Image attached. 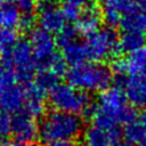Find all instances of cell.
Segmentation results:
<instances>
[{"instance_id":"cb8c5ba5","label":"cell","mask_w":146,"mask_h":146,"mask_svg":"<svg viewBox=\"0 0 146 146\" xmlns=\"http://www.w3.org/2000/svg\"><path fill=\"white\" fill-rule=\"evenodd\" d=\"M76 30L75 27H71V26H65L58 34L56 38V44L59 46L60 48L65 47L66 44L73 42L76 40Z\"/></svg>"},{"instance_id":"52a82bcc","label":"cell","mask_w":146,"mask_h":146,"mask_svg":"<svg viewBox=\"0 0 146 146\" xmlns=\"http://www.w3.org/2000/svg\"><path fill=\"white\" fill-rule=\"evenodd\" d=\"M38 22L40 29L52 34H58L66 25V17L62 8L54 5L51 1H44L38 5Z\"/></svg>"},{"instance_id":"f1b7e54d","label":"cell","mask_w":146,"mask_h":146,"mask_svg":"<svg viewBox=\"0 0 146 146\" xmlns=\"http://www.w3.org/2000/svg\"><path fill=\"white\" fill-rule=\"evenodd\" d=\"M138 121H139L141 129H143V132H144V140H146V111L138 117Z\"/></svg>"},{"instance_id":"4316f807","label":"cell","mask_w":146,"mask_h":146,"mask_svg":"<svg viewBox=\"0 0 146 146\" xmlns=\"http://www.w3.org/2000/svg\"><path fill=\"white\" fill-rule=\"evenodd\" d=\"M111 70H112L113 74H116V76L127 75V71H125V60H124V58L117 57V58L113 59V60H112Z\"/></svg>"},{"instance_id":"9a60e30c","label":"cell","mask_w":146,"mask_h":146,"mask_svg":"<svg viewBox=\"0 0 146 146\" xmlns=\"http://www.w3.org/2000/svg\"><path fill=\"white\" fill-rule=\"evenodd\" d=\"M122 131H110L96 125L89 127L84 132L88 146H113L120 139Z\"/></svg>"},{"instance_id":"e0dca14e","label":"cell","mask_w":146,"mask_h":146,"mask_svg":"<svg viewBox=\"0 0 146 146\" xmlns=\"http://www.w3.org/2000/svg\"><path fill=\"white\" fill-rule=\"evenodd\" d=\"M22 13L15 3L6 1L0 6V27L15 30L19 25Z\"/></svg>"},{"instance_id":"83f0119b","label":"cell","mask_w":146,"mask_h":146,"mask_svg":"<svg viewBox=\"0 0 146 146\" xmlns=\"http://www.w3.org/2000/svg\"><path fill=\"white\" fill-rule=\"evenodd\" d=\"M34 21H35L34 14H22L18 27L21 30H23V31H30L31 32L33 30Z\"/></svg>"},{"instance_id":"8992f818","label":"cell","mask_w":146,"mask_h":146,"mask_svg":"<svg viewBox=\"0 0 146 146\" xmlns=\"http://www.w3.org/2000/svg\"><path fill=\"white\" fill-rule=\"evenodd\" d=\"M29 42L31 44L36 70H47L50 59L57 52L56 39H54V36L50 33L38 27L33 29L30 32Z\"/></svg>"},{"instance_id":"2e32d148","label":"cell","mask_w":146,"mask_h":146,"mask_svg":"<svg viewBox=\"0 0 146 146\" xmlns=\"http://www.w3.org/2000/svg\"><path fill=\"white\" fill-rule=\"evenodd\" d=\"M119 50L130 54L146 47V34L140 32L124 31L117 41Z\"/></svg>"},{"instance_id":"5b68a950","label":"cell","mask_w":146,"mask_h":146,"mask_svg":"<svg viewBox=\"0 0 146 146\" xmlns=\"http://www.w3.org/2000/svg\"><path fill=\"white\" fill-rule=\"evenodd\" d=\"M117 41L119 38L112 29H99L83 42L87 58L94 63L108 59L119 50Z\"/></svg>"},{"instance_id":"4fadbf2b","label":"cell","mask_w":146,"mask_h":146,"mask_svg":"<svg viewBox=\"0 0 146 146\" xmlns=\"http://www.w3.org/2000/svg\"><path fill=\"white\" fill-rule=\"evenodd\" d=\"M133 0H100V13L110 26L120 24Z\"/></svg>"},{"instance_id":"1f68e13d","label":"cell","mask_w":146,"mask_h":146,"mask_svg":"<svg viewBox=\"0 0 146 146\" xmlns=\"http://www.w3.org/2000/svg\"><path fill=\"white\" fill-rule=\"evenodd\" d=\"M10 143H8L5 138H0V146H9Z\"/></svg>"},{"instance_id":"e575fe53","label":"cell","mask_w":146,"mask_h":146,"mask_svg":"<svg viewBox=\"0 0 146 146\" xmlns=\"http://www.w3.org/2000/svg\"><path fill=\"white\" fill-rule=\"evenodd\" d=\"M143 75H144V76H145V78H146V70H145V72H144V73H143Z\"/></svg>"},{"instance_id":"d6a6232c","label":"cell","mask_w":146,"mask_h":146,"mask_svg":"<svg viewBox=\"0 0 146 146\" xmlns=\"http://www.w3.org/2000/svg\"><path fill=\"white\" fill-rule=\"evenodd\" d=\"M119 146H135V144H131L129 141H125V143H121Z\"/></svg>"},{"instance_id":"5bb4252c","label":"cell","mask_w":146,"mask_h":146,"mask_svg":"<svg viewBox=\"0 0 146 146\" xmlns=\"http://www.w3.org/2000/svg\"><path fill=\"white\" fill-rule=\"evenodd\" d=\"M100 22L102 15L99 9L90 5L82 10L79 18L76 19L75 30L78 33L84 36H89L100 29Z\"/></svg>"},{"instance_id":"f546056e","label":"cell","mask_w":146,"mask_h":146,"mask_svg":"<svg viewBox=\"0 0 146 146\" xmlns=\"http://www.w3.org/2000/svg\"><path fill=\"white\" fill-rule=\"evenodd\" d=\"M9 146H36L33 141H22V140H14L10 143Z\"/></svg>"},{"instance_id":"277c9868","label":"cell","mask_w":146,"mask_h":146,"mask_svg":"<svg viewBox=\"0 0 146 146\" xmlns=\"http://www.w3.org/2000/svg\"><path fill=\"white\" fill-rule=\"evenodd\" d=\"M50 104L56 111L79 114L87 113L92 106L90 96L81 90H78L68 83H59L49 92Z\"/></svg>"},{"instance_id":"d6986e66","label":"cell","mask_w":146,"mask_h":146,"mask_svg":"<svg viewBox=\"0 0 146 146\" xmlns=\"http://www.w3.org/2000/svg\"><path fill=\"white\" fill-rule=\"evenodd\" d=\"M125 60L127 75H139L146 70V47L128 54Z\"/></svg>"},{"instance_id":"9c48e42d","label":"cell","mask_w":146,"mask_h":146,"mask_svg":"<svg viewBox=\"0 0 146 146\" xmlns=\"http://www.w3.org/2000/svg\"><path fill=\"white\" fill-rule=\"evenodd\" d=\"M16 140L33 141L39 136V127L30 114L25 111L14 113L11 116V131Z\"/></svg>"},{"instance_id":"7a4b0ae2","label":"cell","mask_w":146,"mask_h":146,"mask_svg":"<svg viewBox=\"0 0 146 146\" xmlns=\"http://www.w3.org/2000/svg\"><path fill=\"white\" fill-rule=\"evenodd\" d=\"M66 80L73 88L84 92H103L113 81L112 70L100 63H82L67 70Z\"/></svg>"},{"instance_id":"4dcf8cb0","label":"cell","mask_w":146,"mask_h":146,"mask_svg":"<svg viewBox=\"0 0 146 146\" xmlns=\"http://www.w3.org/2000/svg\"><path fill=\"white\" fill-rule=\"evenodd\" d=\"M48 146H74V145L72 141H68V140H57V141L49 143Z\"/></svg>"},{"instance_id":"484cf974","label":"cell","mask_w":146,"mask_h":146,"mask_svg":"<svg viewBox=\"0 0 146 146\" xmlns=\"http://www.w3.org/2000/svg\"><path fill=\"white\" fill-rule=\"evenodd\" d=\"M11 131V116L8 113L0 112V137H5Z\"/></svg>"},{"instance_id":"d4e9b609","label":"cell","mask_w":146,"mask_h":146,"mask_svg":"<svg viewBox=\"0 0 146 146\" xmlns=\"http://www.w3.org/2000/svg\"><path fill=\"white\" fill-rule=\"evenodd\" d=\"M9 2L15 3L22 14H34L38 8L36 0H7Z\"/></svg>"},{"instance_id":"6da1fadb","label":"cell","mask_w":146,"mask_h":146,"mask_svg":"<svg viewBox=\"0 0 146 146\" xmlns=\"http://www.w3.org/2000/svg\"><path fill=\"white\" fill-rule=\"evenodd\" d=\"M128 103L122 89L119 87L108 88L100 92L97 104H92L86 115L92 125L110 131H121L122 124L125 125L137 119L135 108Z\"/></svg>"},{"instance_id":"44dd1931","label":"cell","mask_w":146,"mask_h":146,"mask_svg":"<svg viewBox=\"0 0 146 146\" xmlns=\"http://www.w3.org/2000/svg\"><path fill=\"white\" fill-rule=\"evenodd\" d=\"M91 0H64V7L62 8L66 21H75L84 8L90 6Z\"/></svg>"},{"instance_id":"ba28073f","label":"cell","mask_w":146,"mask_h":146,"mask_svg":"<svg viewBox=\"0 0 146 146\" xmlns=\"http://www.w3.org/2000/svg\"><path fill=\"white\" fill-rule=\"evenodd\" d=\"M117 86L124 92L128 102L137 107L146 106V78L139 75L117 76Z\"/></svg>"},{"instance_id":"ac0fdd59","label":"cell","mask_w":146,"mask_h":146,"mask_svg":"<svg viewBox=\"0 0 146 146\" xmlns=\"http://www.w3.org/2000/svg\"><path fill=\"white\" fill-rule=\"evenodd\" d=\"M62 51H63L62 56L64 57L65 62L72 66L86 63V59H88L83 42H79L78 40L63 47Z\"/></svg>"},{"instance_id":"603a6c76","label":"cell","mask_w":146,"mask_h":146,"mask_svg":"<svg viewBox=\"0 0 146 146\" xmlns=\"http://www.w3.org/2000/svg\"><path fill=\"white\" fill-rule=\"evenodd\" d=\"M47 70H49L50 72H52L55 75H57L59 78L67 73V63L65 62V59L62 55L56 52L52 56V58L50 59Z\"/></svg>"},{"instance_id":"836d02e7","label":"cell","mask_w":146,"mask_h":146,"mask_svg":"<svg viewBox=\"0 0 146 146\" xmlns=\"http://www.w3.org/2000/svg\"><path fill=\"white\" fill-rule=\"evenodd\" d=\"M139 146H146V140H144V141H141V143L139 144Z\"/></svg>"},{"instance_id":"3957f363","label":"cell","mask_w":146,"mask_h":146,"mask_svg":"<svg viewBox=\"0 0 146 146\" xmlns=\"http://www.w3.org/2000/svg\"><path fill=\"white\" fill-rule=\"evenodd\" d=\"M82 132V120L79 115L52 111L48 113L39 125V137L43 143L68 140L78 138Z\"/></svg>"},{"instance_id":"8fae6325","label":"cell","mask_w":146,"mask_h":146,"mask_svg":"<svg viewBox=\"0 0 146 146\" xmlns=\"http://www.w3.org/2000/svg\"><path fill=\"white\" fill-rule=\"evenodd\" d=\"M24 87V110L32 117H40L46 112V94L34 83L29 82Z\"/></svg>"},{"instance_id":"ffe728a7","label":"cell","mask_w":146,"mask_h":146,"mask_svg":"<svg viewBox=\"0 0 146 146\" xmlns=\"http://www.w3.org/2000/svg\"><path fill=\"white\" fill-rule=\"evenodd\" d=\"M34 84L39 89H41L44 94H47V92H50L55 87L59 84L58 76L55 75L49 70H41L34 76Z\"/></svg>"},{"instance_id":"d590c367","label":"cell","mask_w":146,"mask_h":146,"mask_svg":"<svg viewBox=\"0 0 146 146\" xmlns=\"http://www.w3.org/2000/svg\"><path fill=\"white\" fill-rule=\"evenodd\" d=\"M47 1H54V0H47Z\"/></svg>"},{"instance_id":"7c38bea8","label":"cell","mask_w":146,"mask_h":146,"mask_svg":"<svg viewBox=\"0 0 146 146\" xmlns=\"http://www.w3.org/2000/svg\"><path fill=\"white\" fill-rule=\"evenodd\" d=\"M24 106V87L14 83L0 89V108L5 113H17Z\"/></svg>"},{"instance_id":"30bf717a","label":"cell","mask_w":146,"mask_h":146,"mask_svg":"<svg viewBox=\"0 0 146 146\" xmlns=\"http://www.w3.org/2000/svg\"><path fill=\"white\" fill-rule=\"evenodd\" d=\"M119 26L123 32L131 31L146 34V0H133Z\"/></svg>"},{"instance_id":"7402d4cb","label":"cell","mask_w":146,"mask_h":146,"mask_svg":"<svg viewBox=\"0 0 146 146\" xmlns=\"http://www.w3.org/2000/svg\"><path fill=\"white\" fill-rule=\"evenodd\" d=\"M17 41L18 36L15 30L0 27V57L9 54Z\"/></svg>"}]
</instances>
